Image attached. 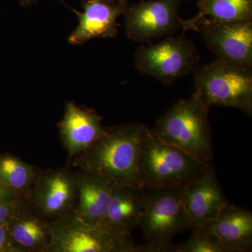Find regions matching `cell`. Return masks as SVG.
Instances as JSON below:
<instances>
[{"label":"cell","mask_w":252,"mask_h":252,"mask_svg":"<svg viewBox=\"0 0 252 252\" xmlns=\"http://www.w3.org/2000/svg\"><path fill=\"white\" fill-rule=\"evenodd\" d=\"M25 205L23 199L12 203H0V224H5Z\"/></svg>","instance_id":"cell-21"},{"label":"cell","mask_w":252,"mask_h":252,"mask_svg":"<svg viewBox=\"0 0 252 252\" xmlns=\"http://www.w3.org/2000/svg\"><path fill=\"white\" fill-rule=\"evenodd\" d=\"M180 189L191 228L203 227L216 218L228 203L220 189L215 167Z\"/></svg>","instance_id":"cell-12"},{"label":"cell","mask_w":252,"mask_h":252,"mask_svg":"<svg viewBox=\"0 0 252 252\" xmlns=\"http://www.w3.org/2000/svg\"><path fill=\"white\" fill-rule=\"evenodd\" d=\"M195 92L207 107L223 106L252 113V72L243 67L216 59L194 69Z\"/></svg>","instance_id":"cell-4"},{"label":"cell","mask_w":252,"mask_h":252,"mask_svg":"<svg viewBox=\"0 0 252 252\" xmlns=\"http://www.w3.org/2000/svg\"><path fill=\"white\" fill-rule=\"evenodd\" d=\"M147 189L136 186H114L107 212L99 225L113 236H131L147 205Z\"/></svg>","instance_id":"cell-13"},{"label":"cell","mask_w":252,"mask_h":252,"mask_svg":"<svg viewBox=\"0 0 252 252\" xmlns=\"http://www.w3.org/2000/svg\"><path fill=\"white\" fill-rule=\"evenodd\" d=\"M22 199L13 189L0 182V203H12Z\"/></svg>","instance_id":"cell-23"},{"label":"cell","mask_w":252,"mask_h":252,"mask_svg":"<svg viewBox=\"0 0 252 252\" xmlns=\"http://www.w3.org/2000/svg\"><path fill=\"white\" fill-rule=\"evenodd\" d=\"M195 31L217 59L243 67H252V20L215 22L199 21Z\"/></svg>","instance_id":"cell-9"},{"label":"cell","mask_w":252,"mask_h":252,"mask_svg":"<svg viewBox=\"0 0 252 252\" xmlns=\"http://www.w3.org/2000/svg\"><path fill=\"white\" fill-rule=\"evenodd\" d=\"M147 128L144 124L136 122L106 128L102 137L74 157L76 166L97 174L114 186L143 187L139 165Z\"/></svg>","instance_id":"cell-1"},{"label":"cell","mask_w":252,"mask_h":252,"mask_svg":"<svg viewBox=\"0 0 252 252\" xmlns=\"http://www.w3.org/2000/svg\"><path fill=\"white\" fill-rule=\"evenodd\" d=\"M181 0L142 1L127 6L125 14L127 37L137 42L149 43L171 36L181 27Z\"/></svg>","instance_id":"cell-8"},{"label":"cell","mask_w":252,"mask_h":252,"mask_svg":"<svg viewBox=\"0 0 252 252\" xmlns=\"http://www.w3.org/2000/svg\"><path fill=\"white\" fill-rule=\"evenodd\" d=\"M145 211L138 226L146 252H167L175 235L191 228L180 188L147 189Z\"/></svg>","instance_id":"cell-5"},{"label":"cell","mask_w":252,"mask_h":252,"mask_svg":"<svg viewBox=\"0 0 252 252\" xmlns=\"http://www.w3.org/2000/svg\"><path fill=\"white\" fill-rule=\"evenodd\" d=\"M75 177L77 201L73 212L86 223L98 225L107 212L114 185L86 170H81Z\"/></svg>","instance_id":"cell-16"},{"label":"cell","mask_w":252,"mask_h":252,"mask_svg":"<svg viewBox=\"0 0 252 252\" xmlns=\"http://www.w3.org/2000/svg\"><path fill=\"white\" fill-rule=\"evenodd\" d=\"M0 252H17L5 224H0Z\"/></svg>","instance_id":"cell-22"},{"label":"cell","mask_w":252,"mask_h":252,"mask_svg":"<svg viewBox=\"0 0 252 252\" xmlns=\"http://www.w3.org/2000/svg\"><path fill=\"white\" fill-rule=\"evenodd\" d=\"M203 228L215 235L228 252L251 251L252 215L245 209L227 203Z\"/></svg>","instance_id":"cell-15"},{"label":"cell","mask_w":252,"mask_h":252,"mask_svg":"<svg viewBox=\"0 0 252 252\" xmlns=\"http://www.w3.org/2000/svg\"><path fill=\"white\" fill-rule=\"evenodd\" d=\"M36 1V0H20V4L23 7H26V6H31V5L34 4Z\"/></svg>","instance_id":"cell-24"},{"label":"cell","mask_w":252,"mask_h":252,"mask_svg":"<svg viewBox=\"0 0 252 252\" xmlns=\"http://www.w3.org/2000/svg\"><path fill=\"white\" fill-rule=\"evenodd\" d=\"M203 19L215 22L252 20V0H207L195 16L181 20V27L185 31H195L197 23Z\"/></svg>","instance_id":"cell-18"},{"label":"cell","mask_w":252,"mask_h":252,"mask_svg":"<svg viewBox=\"0 0 252 252\" xmlns=\"http://www.w3.org/2000/svg\"><path fill=\"white\" fill-rule=\"evenodd\" d=\"M207 0H198V7H200V6H201L202 5L204 4V3Z\"/></svg>","instance_id":"cell-25"},{"label":"cell","mask_w":252,"mask_h":252,"mask_svg":"<svg viewBox=\"0 0 252 252\" xmlns=\"http://www.w3.org/2000/svg\"><path fill=\"white\" fill-rule=\"evenodd\" d=\"M102 117L91 109L67 102L62 120L58 124L63 146L70 157H76L105 134Z\"/></svg>","instance_id":"cell-14"},{"label":"cell","mask_w":252,"mask_h":252,"mask_svg":"<svg viewBox=\"0 0 252 252\" xmlns=\"http://www.w3.org/2000/svg\"><path fill=\"white\" fill-rule=\"evenodd\" d=\"M29 194L41 217L54 220L72 212L77 201L75 174L64 169L39 172Z\"/></svg>","instance_id":"cell-10"},{"label":"cell","mask_w":252,"mask_h":252,"mask_svg":"<svg viewBox=\"0 0 252 252\" xmlns=\"http://www.w3.org/2000/svg\"><path fill=\"white\" fill-rule=\"evenodd\" d=\"M193 234L170 251L177 252H228L211 232L203 228H193Z\"/></svg>","instance_id":"cell-20"},{"label":"cell","mask_w":252,"mask_h":252,"mask_svg":"<svg viewBox=\"0 0 252 252\" xmlns=\"http://www.w3.org/2000/svg\"><path fill=\"white\" fill-rule=\"evenodd\" d=\"M134 57L139 73L164 84L187 75L200 61L193 41L183 36H167L157 44L141 46Z\"/></svg>","instance_id":"cell-7"},{"label":"cell","mask_w":252,"mask_h":252,"mask_svg":"<svg viewBox=\"0 0 252 252\" xmlns=\"http://www.w3.org/2000/svg\"><path fill=\"white\" fill-rule=\"evenodd\" d=\"M50 237L48 252H140L132 237L113 236L99 225H93L69 212L48 222Z\"/></svg>","instance_id":"cell-6"},{"label":"cell","mask_w":252,"mask_h":252,"mask_svg":"<svg viewBox=\"0 0 252 252\" xmlns=\"http://www.w3.org/2000/svg\"><path fill=\"white\" fill-rule=\"evenodd\" d=\"M210 108L194 92L176 102L156 122L154 133L165 143L185 151L207 166L213 160Z\"/></svg>","instance_id":"cell-2"},{"label":"cell","mask_w":252,"mask_h":252,"mask_svg":"<svg viewBox=\"0 0 252 252\" xmlns=\"http://www.w3.org/2000/svg\"><path fill=\"white\" fill-rule=\"evenodd\" d=\"M207 167L182 149L162 142L152 129H146L139 165L144 189L182 188Z\"/></svg>","instance_id":"cell-3"},{"label":"cell","mask_w":252,"mask_h":252,"mask_svg":"<svg viewBox=\"0 0 252 252\" xmlns=\"http://www.w3.org/2000/svg\"><path fill=\"white\" fill-rule=\"evenodd\" d=\"M5 225L17 252H48L51 239L48 222L29 211L26 204Z\"/></svg>","instance_id":"cell-17"},{"label":"cell","mask_w":252,"mask_h":252,"mask_svg":"<svg viewBox=\"0 0 252 252\" xmlns=\"http://www.w3.org/2000/svg\"><path fill=\"white\" fill-rule=\"evenodd\" d=\"M84 11L73 10L79 18V24L68 37L72 45H81L94 38L117 35L118 18L125 15L127 0H84Z\"/></svg>","instance_id":"cell-11"},{"label":"cell","mask_w":252,"mask_h":252,"mask_svg":"<svg viewBox=\"0 0 252 252\" xmlns=\"http://www.w3.org/2000/svg\"><path fill=\"white\" fill-rule=\"evenodd\" d=\"M38 172L35 167L12 154L0 156V182L22 198L31 192Z\"/></svg>","instance_id":"cell-19"}]
</instances>
